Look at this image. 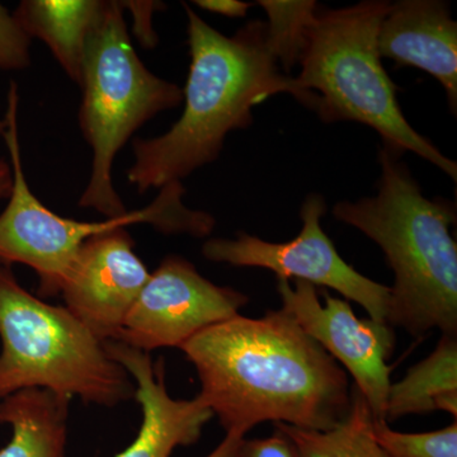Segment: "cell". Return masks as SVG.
<instances>
[{
  "mask_svg": "<svg viewBox=\"0 0 457 457\" xmlns=\"http://www.w3.org/2000/svg\"><path fill=\"white\" fill-rule=\"evenodd\" d=\"M374 420L366 399L351 386L347 417L329 431H309L275 423L293 444L296 457H389L374 437Z\"/></svg>",
  "mask_w": 457,
  "mask_h": 457,
  "instance_id": "cell-17",
  "label": "cell"
},
{
  "mask_svg": "<svg viewBox=\"0 0 457 457\" xmlns=\"http://www.w3.org/2000/svg\"><path fill=\"white\" fill-rule=\"evenodd\" d=\"M104 348L134 378V398L143 411L137 437L116 457H170L176 447L197 442L213 417L212 409L198 395L192 400L171 398L165 386L163 359L154 363L147 352L121 342L106 341Z\"/></svg>",
  "mask_w": 457,
  "mask_h": 457,
  "instance_id": "cell-12",
  "label": "cell"
},
{
  "mask_svg": "<svg viewBox=\"0 0 457 457\" xmlns=\"http://www.w3.org/2000/svg\"><path fill=\"white\" fill-rule=\"evenodd\" d=\"M196 369L198 394L227 433L264 422L329 431L347 417V372L284 309L206 328L180 347Z\"/></svg>",
  "mask_w": 457,
  "mask_h": 457,
  "instance_id": "cell-1",
  "label": "cell"
},
{
  "mask_svg": "<svg viewBox=\"0 0 457 457\" xmlns=\"http://www.w3.org/2000/svg\"><path fill=\"white\" fill-rule=\"evenodd\" d=\"M5 129H7V121H5V119L0 120V137L4 135Z\"/></svg>",
  "mask_w": 457,
  "mask_h": 457,
  "instance_id": "cell-26",
  "label": "cell"
},
{
  "mask_svg": "<svg viewBox=\"0 0 457 457\" xmlns=\"http://www.w3.org/2000/svg\"><path fill=\"white\" fill-rule=\"evenodd\" d=\"M381 57L413 66L444 87L451 110L457 107V23L446 3L403 0L392 4L378 37Z\"/></svg>",
  "mask_w": 457,
  "mask_h": 457,
  "instance_id": "cell-13",
  "label": "cell"
},
{
  "mask_svg": "<svg viewBox=\"0 0 457 457\" xmlns=\"http://www.w3.org/2000/svg\"><path fill=\"white\" fill-rule=\"evenodd\" d=\"M374 437L389 457H457V422L444 429L403 433L374 420Z\"/></svg>",
  "mask_w": 457,
  "mask_h": 457,
  "instance_id": "cell-19",
  "label": "cell"
},
{
  "mask_svg": "<svg viewBox=\"0 0 457 457\" xmlns=\"http://www.w3.org/2000/svg\"><path fill=\"white\" fill-rule=\"evenodd\" d=\"M326 201L311 195L303 201L300 218L302 231L290 242L270 243L246 233L236 239L215 237L207 240L203 254L209 261L237 267H258L272 270L278 279H300L326 286L354 302L369 312L370 319L386 323L390 287L357 272L337 252L335 245L321 228Z\"/></svg>",
  "mask_w": 457,
  "mask_h": 457,
  "instance_id": "cell-8",
  "label": "cell"
},
{
  "mask_svg": "<svg viewBox=\"0 0 457 457\" xmlns=\"http://www.w3.org/2000/svg\"><path fill=\"white\" fill-rule=\"evenodd\" d=\"M29 45L31 38L13 14L0 4V73L29 68L31 64Z\"/></svg>",
  "mask_w": 457,
  "mask_h": 457,
  "instance_id": "cell-20",
  "label": "cell"
},
{
  "mask_svg": "<svg viewBox=\"0 0 457 457\" xmlns=\"http://www.w3.org/2000/svg\"><path fill=\"white\" fill-rule=\"evenodd\" d=\"M258 4L269 17L267 46L276 62L288 73L299 62L309 29L317 20V3L261 0Z\"/></svg>",
  "mask_w": 457,
  "mask_h": 457,
  "instance_id": "cell-18",
  "label": "cell"
},
{
  "mask_svg": "<svg viewBox=\"0 0 457 457\" xmlns=\"http://www.w3.org/2000/svg\"><path fill=\"white\" fill-rule=\"evenodd\" d=\"M183 8L191 54L185 110L161 137L132 141L128 179L140 194L212 163L228 132L251 125L253 107L279 93L294 95L293 78L279 74L267 46L266 23L253 21L228 37L188 4Z\"/></svg>",
  "mask_w": 457,
  "mask_h": 457,
  "instance_id": "cell-2",
  "label": "cell"
},
{
  "mask_svg": "<svg viewBox=\"0 0 457 457\" xmlns=\"http://www.w3.org/2000/svg\"><path fill=\"white\" fill-rule=\"evenodd\" d=\"M108 2L102 0H23L13 16L29 38L46 44L62 71L78 86L92 29Z\"/></svg>",
  "mask_w": 457,
  "mask_h": 457,
  "instance_id": "cell-14",
  "label": "cell"
},
{
  "mask_svg": "<svg viewBox=\"0 0 457 457\" xmlns=\"http://www.w3.org/2000/svg\"><path fill=\"white\" fill-rule=\"evenodd\" d=\"M392 4L362 2L318 13L293 78L294 97L328 122L356 121L396 154L413 152L456 180V162L418 134L402 112L396 86L381 64L378 37Z\"/></svg>",
  "mask_w": 457,
  "mask_h": 457,
  "instance_id": "cell-4",
  "label": "cell"
},
{
  "mask_svg": "<svg viewBox=\"0 0 457 457\" xmlns=\"http://www.w3.org/2000/svg\"><path fill=\"white\" fill-rule=\"evenodd\" d=\"M122 8H128L134 18V32L145 47H154L156 33L153 29V14L159 8L155 2H120Z\"/></svg>",
  "mask_w": 457,
  "mask_h": 457,
  "instance_id": "cell-22",
  "label": "cell"
},
{
  "mask_svg": "<svg viewBox=\"0 0 457 457\" xmlns=\"http://www.w3.org/2000/svg\"><path fill=\"white\" fill-rule=\"evenodd\" d=\"M13 187V174L11 164L5 159H0V200L11 196Z\"/></svg>",
  "mask_w": 457,
  "mask_h": 457,
  "instance_id": "cell-25",
  "label": "cell"
},
{
  "mask_svg": "<svg viewBox=\"0 0 457 457\" xmlns=\"http://www.w3.org/2000/svg\"><path fill=\"white\" fill-rule=\"evenodd\" d=\"M79 126L92 149V173L79 206L107 219L125 215L114 189V159L135 131L163 111L179 107L183 90L156 77L132 46L123 8L108 2L84 53Z\"/></svg>",
  "mask_w": 457,
  "mask_h": 457,
  "instance_id": "cell-6",
  "label": "cell"
},
{
  "mask_svg": "<svg viewBox=\"0 0 457 457\" xmlns=\"http://www.w3.org/2000/svg\"><path fill=\"white\" fill-rule=\"evenodd\" d=\"M245 437L227 433L221 444L206 457H242V445Z\"/></svg>",
  "mask_w": 457,
  "mask_h": 457,
  "instance_id": "cell-24",
  "label": "cell"
},
{
  "mask_svg": "<svg viewBox=\"0 0 457 457\" xmlns=\"http://www.w3.org/2000/svg\"><path fill=\"white\" fill-rule=\"evenodd\" d=\"M0 400L45 389L114 407L135 395L130 375L65 306L51 305L21 286L0 263Z\"/></svg>",
  "mask_w": 457,
  "mask_h": 457,
  "instance_id": "cell-5",
  "label": "cell"
},
{
  "mask_svg": "<svg viewBox=\"0 0 457 457\" xmlns=\"http://www.w3.org/2000/svg\"><path fill=\"white\" fill-rule=\"evenodd\" d=\"M248 296L212 284L191 262L168 255L129 312L116 342L150 352L180 348L206 328L236 317Z\"/></svg>",
  "mask_w": 457,
  "mask_h": 457,
  "instance_id": "cell-9",
  "label": "cell"
},
{
  "mask_svg": "<svg viewBox=\"0 0 457 457\" xmlns=\"http://www.w3.org/2000/svg\"><path fill=\"white\" fill-rule=\"evenodd\" d=\"M399 154L380 150L378 195L336 204L337 220L359 228L383 249L395 275L386 323L416 338L431 329L457 336L455 209L423 196Z\"/></svg>",
  "mask_w": 457,
  "mask_h": 457,
  "instance_id": "cell-3",
  "label": "cell"
},
{
  "mask_svg": "<svg viewBox=\"0 0 457 457\" xmlns=\"http://www.w3.org/2000/svg\"><path fill=\"white\" fill-rule=\"evenodd\" d=\"M282 308L337 361L341 362L368 402L372 417L385 420L392 366L387 360L395 348V333L389 324L359 319L345 299L323 293L309 282L278 279Z\"/></svg>",
  "mask_w": 457,
  "mask_h": 457,
  "instance_id": "cell-10",
  "label": "cell"
},
{
  "mask_svg": "<svg viewBox=\"0 0 457 457\" xmlns=\"http://www.w3.org/2000/svg\"><path fill=\"white\" fill-rule=\"evenodd\" d=\"M125 228L90 237L62 284L65 308L102 342L116 341L150 278Z\"/></svg>",
  "mask_w": 457,
  "mask_h": 457,
  "instance_id": "cell-11",
  "label": "cell"
},
{
  "mask_svg": "<svg viewBox=\"0 0 457 457\" xmlns=\"http://www.w3.org/2000/svg\"><path fill=\"white\" fill-rule=\"evenodd\" d=\"M444 411L457 418V339L442 335L435 351L390 385L385 420Z\"/></svg>",
  "mask_w": 457,
  "mask_h": 457,
  "instance_id": "cell-16",
  "label": "cell"
},
{
  "mask_svg": "<svg viewBox=\"0 0 457 457\" xmlns=\"http://www.w3.org/2000/svg\"><path fill=\"white\" fill-rule=\"evenodd\" d=\"M195 4L204 11L230 18L245 17L246 12L251 8L249 3L237 0H197Z\"/></svg>",
  "mask_w": 457,
  "mask_h": 457,
  "instance_id": "cell-23",
  "label": "cell"
},
{
  "mask_svg": "<svg viewBox=\"0 0 457 457\" xmlns=\"http://www.w3.org/2000/svg\"><path fill=\"white\" fill-rule=\"evenodd\" d=\"M71 399L45 389H25L0 400V423L12 440L0 457H65Z\"/></svg>",
  "mask_w": 457,
  "mask_h": 457,
  "instance_id": "cell-15",
  "label": "cell"
},
{
  "mask_svg": "<svg viewBox=\"0 0 457 457\" xmlns=\"http://www.w3.org/2000/svg\"><path fill=\"white\" fill-rule=\"evenodd\" d=\"M17 83L9 84L5 111V145L11 158L13 187L4 212L0 213V263L25 264L37 273V295L54 297L62 293L66 275L78 252L90 237L134 224H150L167 234L187 233L203 237L215 227L210 213L195 212L182 204V183L173 182L159 189L158 197L145 209L126 212L101 222L62 218L47 209L32 194L23 170L18 132Z\"/></svg>",
  "mask_w": 457,
  "mask_h": 457,
  "instance_id": "cell-7",
  "label": "cell"
},
{
  "mask_svg": "<svg viewBox=\"0 0 457 457\" xmlns=\"http://www.w3.org/2000/svg\"><path fill=\"white\" fill-rule=\"evenodd\" d=\"M242 457H296L290 440L276 429L269 438L243 441Z\"/></svg>",
  "mask_w": 457,
  "mask_h": 457,
  "instance_id": "cell-21",
  "label": "cell"
}]
</instances>
